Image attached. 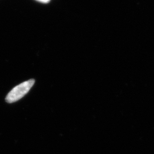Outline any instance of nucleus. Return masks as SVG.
<instances>
[{
  "label": "nucleus",
  "mask_w": 154,
  "mask_h": 154,
  "mask_svg": "<svg viewBox=\"0 0 154 154\" xmlns=\"http://www.w3.org/2000/svg\"><path fill=\"white\" fill-rule=\"evenodd\" d=\"M35 83L34 79H30L16 86L6 96V102L13 103L22 99L29 93Z\"/></svg>",
  "instance_id": "nucleus-1"
},
{
  "label": "nucleus",
  "mask_w": 154,
  "mask_h": 154,
  "mask_svg": "<svg viewBox=\"0 0 154 154\" xmlns=\"http://www.w3.org/2000/svg\"><path fill=\"white\" fill-rule=\"evenodd\" d=\"M38 1L41 2H42V3H47L49 2L51 0H38Z\"/></svg>",
  "instance_id": "nucleus-2"
}]
</instances>
